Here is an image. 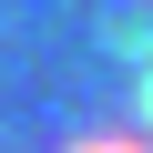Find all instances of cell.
<instances>
[{
    "instance_id": "cell-1",
    "label": "cell",
    "mask_w": 153,
    "mask_h": 153,
    "mask_svg": "<svg viewBox=\"0 0 153 153\" xmlns=\"http://www.w3.org/2000/svg\"><path fill=\"white\" fill-rule=\"evenodd\" d=\"M92 153H153V82H143V112H133L112 143H92Z\"/></svg>"
}]
</instances>
